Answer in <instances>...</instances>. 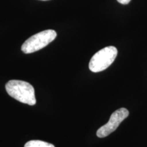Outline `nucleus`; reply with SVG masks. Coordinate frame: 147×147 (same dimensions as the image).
<instances>
[{
    "label": "nucleus",
    "mask_w": 147,
    "mask_h": 147,
    "mask_svg": "<svg viewBox=\"0 0 147 147\" xmlns=\"http://www.w3.org/2000/svg\"><path fill=\"white\" fill-rule=\"evenodd\" d=\"M8 94L18 102L34 106L36 104L34 88L31 84L23 80H11L5 84Z\"/></svg>",
    "instance_id": "nucleus-1"
},
{
    "label": "nucleus",
    "mask_w": 147,
    "mask_h": 147,
    "mask_svg": "<svg viewBox=\"0 0 147 147\" xmlns=\"http://www.w3.org/2000/svg\"><path fill=\"white\" fill-rule=\"evenodd\" d=\"M117 48L110 46L101 49L92 57L89 67L93 72H100L105 70L113 63L117 56Z\"/></svg>",
    "instance_id": "nucleus-2"
},
{
    "label": "nucleus",
    "mask_w": 147,
    "mask_h": 147,
    "mask_svg": "<svg viewBox=\"0 0 147 147\" xmlns=\"http://www.w3.org/2000/svg\"><path fill=\"white\" fill-rule=\"evenodd\" d=\"M57 37V33L53 29H48L34 35L23 43L21 50L25 54H29L43 49L52 42Z\"/></svg>",
    "instance_id": "nucleus-3"
},
{
    "label": "nucleus",
    "mask_w": 147,
    "mask_h": 147,
    "mask_svg": "<svg viewBox=\"0 0 147 147\" xmlns=\"http://www.w3.org/2000/svg\"><path fill=\"white\" fill-rule=\"evenodd\" d=\"M129 116V111L125 108L117 110L112 114L107 123L101 127L97 131L98 138H105L117 129L122 121H123Z\"/></svg>",
    "instance_id": "nucleus-4"
},
{
    "label": "nucleus",
    "mask_w": 147,
    "mask_h": 147,
    "mask_svg": "<svg viewBox=\"0 0 147 147\" xmlns=\"http://www.w3.org/2000/svg\"><path fill=\"white\" fill-rule=\"evenodd\" d=\"M24 147H55L50 143H48L41 140H31L27 142Z\"/></svg>",
    "instance_id": "nucleus-5"
},
{
    "label": "nucleus",
    "mask_w": 147,
    "mask_h": 147,
    "mask_svg": "<svg viewBox=\"0 0 147 147\" xmlns=\"http://www.w3.org/2000/svg\"><path fill=\"white\" fill-rule=\"evenodd\" d=\"M119 3H121V4H127L130 2L131 0H117Z\"/></svg>",
    "instance_id": "nucleus-6"
},
{
    "label": "nucleus",
    "mask_w": 147,
    "mask_h": 147,
    "mask_svg": "<svg viewBox=\"0 0 147 147\" xmlns=\"http://www.w3.org/2000/svg\"><path fill=\"white\" fill-rule=\"evenodd\" d=\"M41 1H49V0H41Z\"/></svg>",
    "instance_id": "nucleus-7"
}]
</instances>
